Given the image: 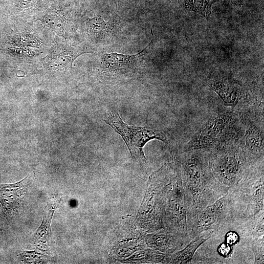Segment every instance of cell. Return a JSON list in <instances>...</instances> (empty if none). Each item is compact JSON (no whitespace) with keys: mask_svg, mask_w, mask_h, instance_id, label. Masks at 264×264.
I'll return each mask as SVG.
<instances>
[{"mask_svg":"<svg viewBox=\"0 0 264 264\" xmlns=\"http://www.w3.org/2000/svg\"><path fill=\"white\" fill-rule=\"evenodd\" d=\"M22 257L24 260L26 262H38V260L41 259V258H40V254L38 253H36L35 252H25L23 254H22Z\"/></svg>","mask_w":264,"mask_h":264,"instance_id":"20","label":"cell"},{"mask_svg":"<svg viewBox=\"0 0 264 264\" xmlns=\"http://www.w3.org/2000/svg\"><path fill=\"white\" fill-rule=\"evenodd\" d=\"M233 246L226 242L221 243L218 248V251L219 255L224 258L230 257L233 253Z\"/></svg>","mask_w":264,"mask_h":264,"instance_id":"18","label":"cell"},{"mask_svg":"<svg viewBox=\"0 0 264 264\" xmlns=\"http://www.w3.org/2000/svg\"><path fill=\"white\" fill-rule=\"evenodd\" d=\"M241 145L247 157L253 164L264 161L263 129L247 115L242 116Z\"/></svg>","mask_w":264,"mask_h":264,"instance_id":"8","label":"cell"},{"mask_svg":"<svg viewBox=\"0 0 264 264\" xmlns=\"http://www.w3.org/2000/svg\"><path fill=\"white\" fill-rule=\"evenodd\" d=\"M208 151L213 175L229 188L237 184L254 164L242 149L240 138L222 143Z\"/></svg>","mask_w":264,"mask_h":264,"instance_id":"3","label":"cell"},{"mask_svg":"<svg viewBox=\"0 0 264 264\" xmlns=\"http://www.w3.org/2000/svg\"><path fill=\"white\" fill-rule=\"evenodd\" d=\"M214 0H186L184 7L187 9L198 13L207 20L210 17Z\"/></svg>","mask_w":264,"mask_h":264,"instance_id":"15","label":"cell"},{"mask_svg":"<svg viewBox=\"0 0 264 264\" xmlns=\"http://www.w3.org/2000/svg\"><path fill=\"white\" fill-rule=\"evenodd\" d=\"M208 83L227 107H235L242 97V88L232 79L216 78L210 79Z\"/></svg>","mask_w":264,"mask_h":264,"instance_id":"9","label":"cell"},{"mask_svg":"<svg viewBox=\"0 0 264 264\" xmlns=\"http://www.w3.org/2000/svg\"><path fill=\"white\" fill-rule=\"evenodd\" d=\"M242 129V116L231 110L218 112L211 117L194 134L184 146L182 152L208 150L226 141L239 139Z\"/></svg>","mask_w":264,"mask_h":264,"instance_id":"4","label":"cell"},{"mask_svg":"<svg viewBox=\"0 0 264 264\" xmlns=\"http://www.w3.org/2000/svg\"><path fill=\"white\" fill-rule=\"evenodd\" d=\"M104 121L120 135L133 159L139 162L144 163L147 160L143 148L148 141L154 139L165 143H168L169 141L167 134L164 131L129 126L114 110L109 111L106 113Z\"/></svg>","mask_w":264,"mask_h":264,"instance_id":"5","label":"cell"},{"mask_svg":"<svg viewBox=\"0 0 264 264\" xmlns=\"http://www.w3.org/2000/svg\"><path fill=\"white\" fill-rule=\"evenodd\" d=\"M239 236L234 231L228 232L225 236V242L233 246L239 241Z\"/></svg>","mask_w":264,"mask_h":264,"instance_id":"19","label":"cell"},{"mask_svg":"<svg viewBox=\"0 0 264 264\" xmlns=\"http://www.w3.org/2000/svg\"><path fill=\"white\" fill-rule=\"evenodd\" d=\"M233 223L234 219L227 193L187 221V233L193 239L205 231H212L218 233Z\"/></svg>","mask_w":264,"mask_h":264,"instance_id":"6","label":"cell"},{"mask_svg":"<svg viewBox=\"0 0 264 264\" xmlns=\"http://www.w3.org/2000/svg\"><path fill=\"white\" fill-rule=\"evenodd\" d=\"M170 176L172 189L167 209L168 225L175 231L187 233V210L182 184L179 164H170Z\"/></svg>","mask_w":264,"mask_h":264,"instance_id":"7","label":"cell"},{"mask_svg":"<svg viewBox=\"0 0 264 264\" xmlns=\"http://www.w3.org/2000/svg\"><path fill=\"white\" fill-rule=\"evenodd\" d=\"M151 43L149 44L143 50L136 54L125 55L115 53H107L102 56L104 68L111 73H125L131 70L136 65L138 58L144 53Z\"/></svg>","mask_w":264,"mask_h":264,"instance_id":"11","label":"cell"},{"mask_svg":"<svg viewBox=\"0 0 264 264\" xmlns=\"http://www.w3.org/2000/svg\"><path fill=\"white\" fill-rule=\"evenodd\" d=\"M87 23L88 30L95 34L104 33L107 27V23L101 17L90 19Z\"/></svg>","mask_w":264,"mask_h":264,"instance_id":"17","label":"cell"},{"mask_svg":"<svg viewBox=\"0 0 264 264\" xmlns=\"http://www.w3.org/2000/svg\"><path fill=\"white\" fill-rule=\"evenodd\" d=\"M212 231L204 232L193 238L183 249L176 253L172 258L173 263H191L196 251L203 242L209 240L214 235Z\"/></svg>","mask_w":264,"mask_h":264,"instance_id":"13","label":"cell"},{"mask_svg":"<svg viewBox=\"0 0 264 264\" xmlns=\"http://www.w3.org/2000/svg\"><path fill=\"white\" fill-rule=\"evenodd\" d=\"M264 161L254 164L227 196L234 223H239L264 210Z\"/></svg>","mask_w":264,"mask_h":264,"instance_id":"2","label":"cell"},{"mask_svg":"<svg viewBox=\"0 0 264 264\" xmlns=\"http://www.w3.org/2000/svg\"><path fill=\"white\" fill-rule=\"evenodd\" d=\"M30 182L28 176L15 183L0 185V206L5 211L17 208Z\"/></svg>","mask_w":264,"mask_h":264,"instance_id":"10","label":"cell"},{"mask_svg":"<svg viewBox=\"0 0 264 264\" xmlns=\"http://www.w3.org/2000/svg\"><path fill=\"white\" fill-rule=\"evenodd\" d=\"M248 245L254 256V264H263L264 262V237L254 240L250 242Z\"/></svg>","mask_w":264,"mask_h":264,"instance_id":"16","label":"cell"},{"mask_svg":"<svg viewBox=\"0 0 264 264\" xmlns=\"http://www.w3.org/2000/svg\"><path fill=\"white\" fill-rule=\"evenodd\" d=\"M58 199L54 200L50 204L44 213L42 223L37 230L34 239L36 242H45L48 241L50 233V224L54 211L59 204Z\"/></svg>","mask_w":264,"mask_h":264,"instance_id":"14","label":"cell"},{"mask_svg":"<svg viewBox=\"0 0 264 264\" xmlns=\"http://www.w3.org/2000/svg\"><path fill=\"white\" fill-rule=\"evenodd\" d=\"M178 159L187 222L204 208L224 196L230 188L220 182L213 175L207 150L182 152Z\"/></svg>","mask_w":264,"mask_h":264,"instance_id":"1","label":"cell"},{"mask_svg":"<svg viewBox=\"0 0 264 264\" xmlns=\"http://www.w3.org/2000/svg\"><path fill=\"white\" fill-rule=\"evenodd\" d=\"M264 210H261L253 217L234 224L239 229L244 242L247 244L254 240L264 237Z\"/></svg>","mask_w":264,"mask_h":264,"instance_id":"12","label":"cell"}]
</instances>
